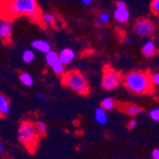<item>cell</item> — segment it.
<instances>
[{
	"label": "cell",
	"mask_w": 159,
	"mask_h": 159,
	"mask_svg": "<svg viewBox=\"0 0 159 159\" xmlns=\"http://www.w3.org/2000/svg\"><path fill=\"white\" fill-rule=\"evenodd\" d=\"M36 0H0V17L12 20L20 16L31 17L38 11Z\"/></svg>",
	"instance_id": "1"
},
{
	"label": "cell",
	"mask_w": 159,
	"mask_h": 159,
	"mask_svg": "<svg viewBox=\"0 0 159 159\" xmlns=\"http://www.w3.org/2000/svg\"><path fill=\"white\" fill-rule=\"evenodd\" d=\"M123 83L127 89L136 94H146L152 92L153 85L148 71L136 70L129 73L123 77Z\"/></svg>",
	"instance_id": "2"
},
{
	"label": "cell",
	"mask_w": 159,
	"mask_h": 159,
	"mask_svg": "<svg viewBox=\"0 0 159 159\" xmlns=\"http://www.w3.org/2000/svg\"><path fill=\"white\" fill-rule=\"evenodd\" d=\"M62 83L79 94L86 95L90 92L88 80L78 70H70L64 74L62 77Z\"/></svg>",
	"instance_id": "3"
},
{
	"label": "cell",
	"mask_w": 159,
	"mask_h": 159,
	"mask_svg": "<svg viewBox=\"0 0 159 159\" xmlns=\"http://www.w3.org/2000/svg\"><path fill=\"white\" fill-rule=\"evenodd\" d=\"M123 81L121 74L113 70L112 68L106 66L103 70L102 76V88L106 91H112L116 89Z\"/></svg>",
	"instance_id": "4"
},
{
	"label": "cell",
	"mask_w": 159,
	"mask_h": 159,
	"mask_svg": "<svg viewBox=\"0 0 159 159\" xmlns=\"http://www.w3.org/2000/svg\"><path fill=\"white\" fill-rule=\"evenodd\" d=\"M37 129L36 125L30 121L22 122L18 131L19 139L26 145H32L37 140Z\"/></svg>",
	"instance_id": "5"
},
{
	"label": "cell",
	"mask_w": 159,
	"mask_h": 159,
	"mask_svg": "<svg viewBox=\"0 0 159 159\" xmlns=\"http://www.w3.org/2000/svg\"><path fill=\"white\" fill-rule=\"evenodd\" d=\"M134 32L140 37H149L154 32V26L148 19H139L134 26Z\"/></svg>",
	"instance_id": "6"
},
{
	"label": "cell",
	"mask_w": 159,
	"mask_h": 159,
	"mask_svg": "<svg viewBox=\"0 0 159 159\" xmlns=\"http://www.w3.org/2000/svg\"><path fill=\"white\" fill-rule=\"evenodd\" d=\"M12 34V22L9 19H1L0 21V38L5 43L11 41Z\"/></svg>",
	"instance_id": "7"
},
{
	"label": "cell",
	"mask_w": 159,
	"mask_h": 159,
	"mask_svg": "<svg viewBox=\"0 0 159 159\" xmlns=\"http://www.w3.org/2000/svg\"><path fill=\"white\" fill-rule=\"evenodd\" d=\"M75 52L70 48H65L59 52V61L64 65H68L71 63L75 58Z\"/></svg>",
	"instance_id": "8"
},
{
	"label": "cell",
	"mask_w": 159,
	"mask_h": 159,
	"mask_svg": "<svg viewBox=\"0 0 159 159\" xmlns=\"http://www.w3.org/2000/svg\"><path fill=\"white\" fill-rule=\"evenodd\" d=\"M157 53L155 43L152 40H148L142 46V54L145 57H152Z\"/></svg>",
	"instance_id": "9"
},
{
	"label": "cell",
	"mask_w": 159,
	"mask_h": 159,
	"mask_svg": "<svg viewBox=\"0 0 159 159\" xmlns=\"http://www.w3.org/2000/svg\"><path fill=\"white\" fill-rule=\"evenodd\" d=\"M32 47L35 51H38L43 53H47L49 51H51V45L50 43L46 40L42 39H36L32 42Z\"/></svg>",
	"instance_id": "10"
},
{
	"label": "cell",
	"mask_w": 159,
	"mask_h": 159,
	"mask_svg": "<svg viewBox=\"0 0 159 159\" xmlns=\"http://www.w3.org/2000/svg\"><path fill=\"white\" fill-rule=\"evenodd\" d=\"M113 17L119 23H127L129 19V11L127 8L124 9H116L113 12Z\"/></svg>",
	"instance_id": "11"
},
{
	"label": "cell",
	"mask_w": 159,
	"mask_h": 159,
	"mask_svg": "<svg viewBox=\"0 0 159 159\" xmlns=\"http://www.w3.org/2000/svg\"><path fill=\"white\" fill-rule=\"evenodd\" d=\"M106 110H104L102 107L96 108L95 112H94V118L95 121L101 125H106L108 122V117H107V113H106Z\"/></svg>",
	"instance_id": "12"
},
{
	"label": "cell",
	"mask_w": 159,
	"mask_h": 159,
	"mask_svg": "<svg viewBox=\"0 0 159 159\" xmlns=\"http://www.w3.org/2000/svg\"><path fill=\"white\" fill-rule=\"evenodd\" d=\"M10 111V103L4 94H0V116L7 115Z\"/></svg>",
	"instance_id": "13"
},
{
	"label": "cell",
	"mask_w": 159,
	"mask_h": 159,
	"mask_svg": "<svg viewBox=\"0 0 159 159\" xmlns=\"http://www.w3.org/2000/svg\"><path fill=\"white\" fill-rule=\"evenodd\" d=\"M45 60L47 64L50 67H52V65H54L55 63L59 61V53H57L53 50H51L47 53H45Z\"/></svg>",
	"instance_id": "14"
},
{
	"label": "cell",
	"mask_w": 159,
	"mask_h": 159,
	"mask_svg": "<svg viewBox=\"0 0 159 159\" xmlns=\"http://www.w3.org/2000/svg\"><path fill=\"white\" fill-rule=\"evenodd\" d=\"M19 80L23 85L27 87H32L34 83L33 76L28 73H21L19 75Z\"/></svg>",
	"instance_id": "15"
},
{
	"label": "cell",
	"mask_w": 159,
	"mask_h": 159,
	"mask_svg": "<svg viewBox=\"0 0 159 159\" xmlns=\"http://www.w3.org/2000/svg\"><path fill=\"white\" fill-rule=\"evenodd\" d=\"M125 111L131 116H134V115H137L142 112V108L134 104H129L125 107Z\"/></svg>",
	"instance_id": "16"
},
{
	"label": "cell",
	"mask_w": 159,
	"mask_h": 159,
	"mask_svg": "<svg viewBox=\"0 0 159 159\" xmlns=\"http://www.w3.org/2000/svg\"><path fill=\"white\" fill-rule=\"evenodd\" d=\"M100 106L108 111H111V110H113L115 108V102H114V100L112 98L106 97V98H104L102 101H101Z\"/></svg>",
	"instance_id": "17"
},
{
	"label": "cell",
	"mask_w": 159,
	"mask_h": 159,
	"mask_svg": "<svg viewBox=\"0 0 159 159\" xmlns=\"http://www.w3.org/2000/svg\"><path fill=\"white\" fill-rule=\"evenodd\" d=\"M34 57H35V53L31 49L25 50L22 53V59L25 63H32L34 60Z\"/></svg>",
	"instance_id": "18"
},
{
	"label": "cell",
	"mask_w": 159,
	"mask_h": 159,
	"mask_svg": "<svg viewBox=\"0 0 159 159\" xmlns=\"http://www.w3.org/2000/svg\"><path fill=\"white\" fill-rule=\"evenodd\" d=\"M41 20H42L43 23H45L46 25L52 26V25L55 24L56 18H55V16L52 13H44L41 16Z\"/></svg>",
	"instance_id": "19"
},
{
	"label": "cell",
	"mask_w": 159,
	"mask_h": 159,
	"mask_svg": "<svg viewBox=\"0 0 159 159\" xmlns=\"http://www.w3.org/2000/svg\"><path fill=\"white\" fill-rule=\"evenodd\" d=\"M51 68H52L53 73L57 75H62L65 73V65L63 63H61L60 61H58L54 65H52Z\"/></svg>",
	"instance_id": "20"
},
{
	"label": "cell",
	"mask_w": 159,
	"mask_h": 159,
	"mask_svg": "<svg viewBox=\"0 0 159 159\" xmlns=\"http://www.w3.org/2000/svg\"><path fill=\"white\" fill-rule=\"evenodd\" d=\"M36 129H37V132L40 134H45L46 131H47V126H46V124L44 122L39 121V122L36 123Z\"/></svg>",
	"instance_id": "21"
},
{
	"label": "cell",
	"mask_w": 159,
	"mask_h": 159,
	"mask_svg": "<svg viewBox=\"0 0 159 159\" xmlns=\"http://www.w3.org/2000/svg\"><path fill=\"white\" fill-rule=\"evenodd\" d=\"M150 117L156 122H159V108H154L150 111Z\"/></svg>",
	"instance_id": "22"
},
{
	"label": "cell",
	"mask_w": 159,
	"mask_h": 159,
	"mask_svg": "<svg viewBox=\"0 0 159 159\" xmlns=\"http://www.w3.org/2000/svg\"><path fill=\"white\" fill-rule=\"evenodd\" d=\"M110 20H111V16H110L108 12H102V13H100V16H99V21L101 23L106 24V23L110 22Z\"/></svg>",
	"instance_id": "23"
},
{
	"label": "cell",
	"mask_w": 159,
	"mask_h": 159,
	"mask_svg": "<svg viewBox=\"0 0 159 159\" xmlns=\"http://www.w3.org/2000/svg\"><path fill=\"white\" fill-rule=\"evenodd\" d=\"M151 10L153 13L159 14V0H152L151 4Z\"/></svg>",
	"instance_id": "24"
},
{
	"label": "cell",
	"mask_w": 159,
	"mask_h": 159,
	"mask_svg": "<svg viewBox=\"0 0 159 159\" xmlns=\"http://www.w3.org/2000/svg\"><path fill=\"white\" fill-rule=\"evenodd\" d=\"M151 81L153 86L159 85V73H155L151 75Z\"/></svg>",
	"instance_id": "25"
},
{
	"label": "cell",
	"mask_w": 159,
	"mask_h": 159,
	"mask_svg": "<svg viewBox=\"0 0 159 159\" xmlns=\"http://www.w3.org/2000/svg\"><path fill=\"white\" fill-rule=\"evenodd\" d=\"M135 127H136V120L132 119V120H129V123H128V128H129V129H134Z\"/></svg>",
	"instance_id": "26"
},
{
	"label": "cell",
	"mask_w": 159,
	"mask_h": 159,
	"mask_svg": "<svg viewBox=\"0 0 159 159\" xmlns=\"http://www.w3.org/2000/svg\"><path fill=\"white\" fill-rule=\"evenodd\" d=\"M115 6H116V9H124V8H127V4L124 1H117L116 4H115Z\"/></svg>",
	"instance_id": "27"
},
{
	"label": "cell",
	"mask_w": 159,
	"mask_h": 159,
	"mask_svg": "<svg viewBox=\"0 0 159 159\" xmlns=\"http://www.w3.org/2000/svg\"><path fill=\"white\" fill-rule=\"evenodd\" d=\"M152 156L153 159H159V149H154L152 152Z\"/></svg>",
	"instance_id": "28"
},
{
	"label": "cell",
	"mask_w": 159,
	"mask_h": 159,
	"mask_svg": "<svg viewBox=\"0 0 159 159\" xmlns=\"http://www.w3.org/2000/svg\"><path fill=\"white\" fill-rule=\"evenodd\" d=\"M35 96H36L38 99L42 100V101H46V100H47V96H46L44 93H37L35 94Z\"/></svg>",
	"instance_id": "29"
},
{
	"label": "cell",
	"mask_w": 159,
	"mask_h": 159,
	"mask_svg": "<svg viewBox=\"0 0 159 159\" xmlns=\"http://www.w3.org/2000/svg\"><path fill=\"white\" fill-rule=\"evenodd\" d=\"M81 2L84 4V5H91L92 4V2H93V0H81Z\"/></svg>",
	"instance_id": "30"
},
{
	"label": "cell",
	"mask_w": 159,
	"mask_h": 159,
	"mask_svg": "<svg viewBox=\"0 0 159 159\" xmlns=\"http://www.w3.org/2000/svg\"><path fill=\"white\" fill-rule=\"evenodd\" d=\"M124 43L126 45H131L132 44V40L129 39V38H128V37H126L125 39H124Z\"/></svg>",
	"instance_id": "31"
},
{
	"label": "cell",
	"mask_w": 159,
	"mask_h": 159,
	"mask_svg": "<svg viewBox=\"0 0 159 159\" xmlns=\"http://www.w3.org/2000/svg\"><path fill=\"white\" fill-rule=\"evenodd\" d=\"M4 152V146L2 145V143L0 142V152Z\"/></svg>",
	"instance_id": "32"
}]
</instances>
